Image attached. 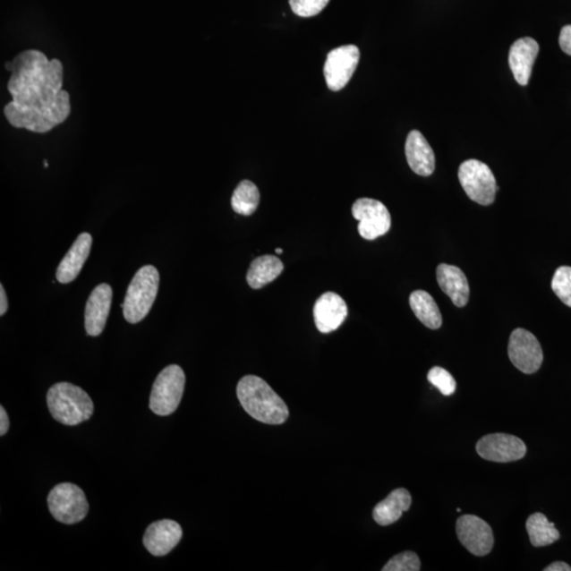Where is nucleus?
I'll return each mask as SVG.
<instances>
[{
    "instance_id": "nucleus-1",
    "label": "nucleus",
    "mask_w": 571,
    "mask_h": 571,
    "mask_svg": "<svg viewBox=\"0 0 571 571\" xmlns=\"http://www.w3.org/2000/svg\"><path fill=\"white\" fill-rule=\"evenodd\" d=\"M11 72L8 90L12 101L5 105V119L15 128L37 133L48 132L65 122L72 103L63 89V64L48 60L43 52L22 51L5 64Z\"/></svg>"
},
{
    "instance_id": "nucleus-2",
    "label": "nucleus",
    "mask_w": 571,
    "mask_h": 571,
    "mask_svg": "<svg viewBox=\"0 0 571 571\" xmlns=\"http://www.w3.org/2000/svg\"><path fill=\"white\" fill-rule=\"evenodd\" d=\"M237 397L244 411L258 422L282 424L288 419L287 405L269 384L260 377H243L238 382Z\"/></svg>"
},
{
    "instance_id": "nucleus-3",
    "label": "nucleus",
    "mask_w": 571,
    "mask_h": 571,
    "mask_svg": "<svg viewBox=\"0 0 571 571\" xmlns=\"http://www.w3.org/2000/svg\"><path fill=\"white\" fill-rule=\"evenodd\" d=\"M47 404L52 417L65 425H78L89 421L95 409L89 394L68 382L51 387L47 394Z\"/></svg>"
},
{
    "instance_id": "nucleus-4",
    "label": "nucleus",
    "mask_w": 571,
    "mask_h": 571,
    "mask_svg": "<svg viewBox=\"0 0 571 571\" xmlns=\"http://www.w3.org/2000/svg\"><path fill=\"white\" fill-rule=\"evenodd\" d=\"M159 281V272L154 266H144L138 270L121 305L128 323L137 324L148 316L158 294Z\"/></svg>"
},
{
    "instance_id": "nucleus-5",
    "label": "nucleus",
    "mask_w": 571,
    "mask_h": 571,
    "mask_svg": "<svg viewBox=\"0 0 571 571\" xmlns=\"http://www.w3.org/2000/svg\"><path fill=\"white\" fill-rule=\"evenodd\" d=\"M185 386L184 371L179 365L166 367L151 389L149 407L157 415L168 416L178 409Z\"/></svg>"
},
{
    "instance_id": "nucleus-6",
    "label": "nucleus",
    "mask_w": 571,
    "mask_h": 571,
    "mask_svg": "<svg viewBox=\"0 0 571 571\" xmlns=\"http://www.w3.org/2000/svg\"><path fill=\"white\" fill-rule=\"evenodd\" d=\"M52 516L66 525L83 521L89 511L86 495L77 485L63 482L52 489L48 497Z\"/></svg>"
},
{
    "instance_id": "nucleus-7",
    "label": "nucleus",
    "mask_w": 571,
    "mask_h": 571,
    "mask_svg": "<svg viewBox=\"0 0 571 571\" xmlns=\"http://www.w3.org/2000/svg\"><path fill=\"white\" fill-rule=\"evenodd\" d=\"M458 179L471 200L482 206L492 205L499 186L485 163L475 159L464 161L459 167Z\"/></svg>"
},
{
    "instance_id": "nucleus-8",
    "label": "nucleus",
    "mask_w": 571,
    "mask_h": 571,
    "mask_svg": "<svg viewBox=\"0 0 571 571\" xmlns=\"http://www.w3.org/2000/svg\"><path fill=\"white\" fill-rule=\"evenodd\" d=\"M352 212L354 219L359 221L360 235L367 241L387 234L392 225L388 208L381 201L371 198H361L355 201Z\"/></svg>"
},
{
    "instance_id": "nucleus-9",
    "label": "nucleus",
    "mask_w": 571,
    "mask_h": 571,
    "mask_svg": "<svg viewBox=\"0 0 571 571\" xmlns=\"http://www.w3.org/2000/svg\"><path fill=\"white\" fill-rule=\"evenodd\" d=\"M360 61L357 46L346 45L329 52L324 66L326 84L332 91H339L351 81Z\"/></svg>"
},
{
    "instance_id": "nucleus-10",
    "label": "nucleus",
    "mask_w": 571,
    "mask_h": 571,
    "mask_svg": "<svg viewBox=\"0 0 571 571\" xmlns=\"http://www.w3.org/2000/svg\"><path fill=\"white\" fill-rule=\"evenodd\" d=\"M512 364L524 374L537 372L543 363L544 355L541 344L532 332L517 328L512 332L508 345Z\"/></svg>"
},
{
    "instance_id": "nucleus-11",
    "label": "nucleus",
    "mask_w": 571,
    "mask_h": 571,
    "mask_svg": "<svg viewBox=\"0 0 571 571\" xmlns=\"http://www.w3.org/2000/svg\"><path fill=\"white\" fill-rule=\"evenodd\" d=\"M479 456L494 463H511L526 456L527 448L524 441L514 435L490 434L477 442Z\"/></svg>"
},
{
    "instance_id": "nucleus-12",
    "label": "nucleus",
    "mask_w": 571,
    "mask_h": 571,
    "mask_svg": "<svg viewBox=\"0 0 571 571\" xmlns=\"http://www.w3.org/2000/svg\"><path fill=\"white\" fill-rule=\"evenodd\" d=\"M456 533L460 543L476 557L487 556L494 545L490 525L476 516H460L456 523Z\"/></svg>"
},
{
    "instance_id": "nucleus-13",
    "label": "nucleus",
    "mask_w": 571,
    "mask_h": 571,
    "mask_svg": "<svg viewBox=\"0 0 571 571\" xmlns=\"http://www.w3.org/2000/svg\"><path fill=\"white\" fill-rule=\"evenodd\" d=\"M183 538V529L177 522L162 520L150 524L145 532L143 544L151 555L163 557L170 553Z\"/></svg>"
},
{
    "instance_id": "nucleus-14",
    "label": "nucleus",
    "mask_w": 571,
    "mask_h": 571,
    "mask_svg": "<svg viewBox=\"0 0 571 571\" xmlns=\"http://www.w3.org/2000/svg\"><path fill=\"white\" fill-rule=\"evenodd\" d=\"M113 289L108 284H101L93 289L85 309V328L91 337L100 336L107 326Z\"/></svg>"
},
{
    "instance_id": "nucleus-15",
    "label": "nucleus",
    "mask_w": 571,
    "mask_h": 571,
    "mask_svg": "<svg viewBox=\"0 0 571 571\" xmlns=\"http://www.w3.org/2000/svg\"><path fill=\"white\" fill-rule=\"evenodd\" d=\"M346 317V303L335 293L320 295L313 307L314 323L322 334H329L339 328Z\"/></svg>"
},
{
    "instance_id": "nucleus-16",
    "label": "nucleus",
    "mask_w": 571,
    "mask_h": 571,
    "mask_svg": "<svg viewBox=\"0 0 571 571\" xmlns=\"http://www.w3.org/2000/svg\"><path fill=\"white\" fill-rule=\"evenodd\" d=\"M540 51L537 40L532 38L517 39L509 51V66L518 84L526 86L532 77L533 64Z\"/></svg>"
},
{
    "instance_id": "nucleus-17",
    "label": "nucleus",
    "mask_w": 571,
    "mask_h": 571,
    "mask_svg": "<svg viewBox=\"0 0 571 571\" xmlns=\"http://www.w3.org/2000/svg\"><path fill=\"white\" fill-rule=\"evenodd\" d=\"M91 246L92 237L89 233H81L57 267V282L69 284L78 277L81 268H83L87 259H89Z\"/></svg>"
},
{
    "instance_id": "nucleus-18",
    "label": "nucleus",
    "mask_w": 571,
    "mask_h": 571,
    "mask_svg": "<svg viewBox=\"0 0 571 571\" xmlns=\"http://www.w3.org/2000/svg\"><path fill=\"white\" fill-rule=\"evenodd\" d=\"M407 163L419 176H430L435 171V155L432 148L418 131H412L405 142Z\"/></svg>"
},
{
    "instance_id": "nucleus-19",
    "label": "nucleus",
    "mask_w": 571,
    "mask_h": 571,
    "mask_svg": "<svg viewBox=\"0 0 571 571\" xmlns=\"http://www.w3.org/2000/svg\"><path fill=\"white\" fill-rule=\"evenodd\" d=\"M437 282L456 307L468 304L470 287L464 273L456 266L441 264L437 268Z\"/></svg>"
},
{
    "instance_id": "nucleus-20",
    "label": "nucleus",
    "mask_w": 571,
    "mask_h": 571,
    "mask_svg": "<svg viewBox=\"0 0 571 571\" xmlns=\"http://www.w3.org/2000/svg\"><path fill=\"white\" fill-rule=\"evenodd\" d=\"M412 497L406 489H396L386 499L379 503L372 512L374 520L380 526H388L397 522L404 512L410 509Z\"/></svg>"
},
{
    "instance_id": "nucleus-21",
    "label": "nucleus",
    "mask_w": 571,
    "mask_h": 571,
    "mask_svg": "<svg viewBox=\"0 0 571 571\" xmlns=\"http://www.w3.org/2000/svg\"><path fill=\"white\" fill-rule=\"evenodd\" d=\"M284 270L282 260L273 255H263L255 259L250 266L247 282L253 289L263 288L275 281Z\"/></svg>"
},
{
    "instance_id": "nucleus-22",
    "label": "nucleus",
    "mask_w": 571,
    "mask_h": 571,
    "mask_svg": "<svg viewBox=\"0 0 571 571\" xmlns=\"http://www.w3.org/2000/svg\"><path fill=\"white\" fill-rule=\"evenodd\" d=\"M410 305L417 319L428 328H441V313L432 295L423 290L413 291L410 295Z\"/></svg>"
},
{
    "instance_id": "nucleus-23",
    "label": "nucleus",
    "mask_w": 571,
    "mask_h": 571,
    "mask_svg": "<svg viewBox=\"0 0 571 571\" xmlns=\"http://www.w3.org/2000/svg\"><path fill=\"white\" fill-rule=\"evenodd\" d=\"M526 529L530 541L534 547L549 546L560 539V533L558 532L555 524L547 520L543 514L530 516Z\"/></svg>"
},
{
    "instance_id": "nucleus-24",
    "label": "nucleus",
    "mask_w": 571,
    "mask_h": 571,
    "mask_svg": "<svg viewBox=\"0 0 571 571\" xmlns=\"http://www.w3.org/2000/svg\"><path fill=\"white\" fill-rule=\"evenodd\" d=\"M260 200V194L258 186L250 180H243L233 193L231 205L237 214L250 217L258 209Z\"/></svg>"
},
{
    "instance_id": "nucleus-25",
    "label": "nucleus",
    "mask_w": 571,
    "mask_h": 571,
    "mask_svg": "<svg viewBox=\"0 0 571 571\" xmlns=\"http://www.w3.org/2000/svg\"><path fill=\"white\" fill-rule=\"evenodd\" d=\"M551 287L553 293L565 305L571 307V267L563 266L553 276Z\"/></svg>"
},
{
    "instance_id": "nucleus-26",
    "label": "nucleus",
    "mask_w": 571,
    "mask_h": 571,
    "mask_svg": "<svg viewBox=\"0 0 571 571\" xmlns=\"http://www.w3.org/2000/svg\"><path fill=\"white\" fill-rule=\"evenodd\" d=\"M428 380L430 384H433L436 388H439L442 395L451 396L456 393V379L453 378L450 372L442 369V367H433V369L429 371Z\"/></svg>"
},
{
    "instance_id": "nucleus-27",
    "label": "nucleus",
    "mask_w": 571,
    "mask_h": 571,
    "mask_svg": "<svg viewBox=\"0 0 571 571\" xmlns=\"http://www.w3.org/2000/svg\"><path fill=\"white\" fill-rule=\"evenodd\" d=\"M422 568L421 558L413 551L399 553L390 558L383 571H418Z\"/></svg>"
},
{
    "instance_id": "nucleus-28",
    "label": "nucleus",
    "mask_w": 571,
    "mask_h": 571,
    "mask_svg": "<svg viewBox=\"0 0 571 571\" xmlns=\"http://www.w3.org/2000/svg\"><path fill=\"white\" fill-rule=\"evenodd\" d=\"M329 0H289L291 10L302 17L316 16L322 12Z\"/></svg>"
},
{
    "instance_id": "nucleus-29",
    "label": "nucleus",
    "mask_w": 571,
    "mask_h": 571,
    "mask_svg": "<svg viewBox=\"0 0 571 571\" xmlns=\"http://www.w3.org/2000/svg\"><path fill=\"white\" fill-rule=\"evenodd\" d=\"M558 43L565 54L571 56V25L562 28Z\"/></svg>"
},
{
    "instance_id": "nucleus-30",
    "label": "nucleus",
    "mask_w": 571,
    "mask_h": 571,
    "mask_svg": "<svg viewBox=\"0 0 571 571\" xmlns=\"http://www.w3.org/2000/svg\"><path fill=\"white\" fill-rule=\"evenodd\" d=\"M10 428V421L7 412L4 411V406L0 407V435L4 436L7 434Z\"/></svg>"
},
{
    "instance_id": "nucleus-31",
    "label": "nucleus",
    "mask_w": 571,
    "mask_h": 571,
    "mask_svg": "<svg viewBox=\"0 0 571 571\" xmlns=\"http://www.w3.org/2000/svg\"><path fill=\"white\" fill-rule=\"evenodd\" d=\"M8 297L2 284L0 285V316H4V313L8 311Z\"/></svg>"
},
{
    "instance_id": "nucleus-32",
    "label": "nucleus",
    "mask_w": 571,
    "mask_h": 571,
    "mask_svg": "<svg viewBox=\"0 0 571 571\" xmlns=\"http://www.w3.org/2000/svg\"><path fill=\"white\" fill-rule=\"evenodd\" d=\"M545 571H571V567L568 564L564 562H555L550 565L549 567L544 569Z\"/></svg>"
},
{
    "instance_id": "nucleus-33",
    "label": "nucleus",
    "mask_w": 571,
    "mask_h": 571,
    "mask_svg": "<svg viewBox=\"0 0 571 571\" xmlns=\"http://www.w3.org/2000/svg\"><path fill=\"white\" fill-rule=\"evenodd\" d=\"M276 252L277 254H282L283 253V250L281 248H278V249L276 250Z\"/></svg>"
},
{
    "instance_id": "nucleus-34",
    "label": "nucleus",
    "mask_w": 571,
    "mask_h": 571,
    "mask_svg": "<svg viewBox=\"0 0 571 571\" xmlns=\"http://www.w3.org/2000/svg\"><path fill=\"white\" fill-rule=\"evenodd\" d=\"M44 165H45V167H48V161L45 160Z\"/></svg>"
}]
</instances>
